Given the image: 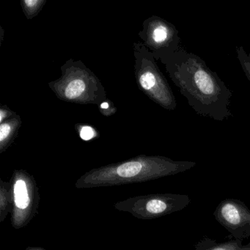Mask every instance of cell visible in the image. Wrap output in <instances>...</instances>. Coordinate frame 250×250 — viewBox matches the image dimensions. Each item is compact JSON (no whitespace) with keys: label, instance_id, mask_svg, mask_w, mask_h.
<instances>
[{"label":"cell","instance_id":"cell-1","mask_svg":"<svg viewBox=\"0 0 250 250\" xmlns=\"http://www.w3.org/2000/svg\"><path fill=\"white\" fill-rule=\"evenodd\" d=\"M167 71L197 115L216 121L232 117V91L198 55L181 47L163 61Z\"/></svg>","mask_w":250,"mask_h":250},{"label":"cell","instance_id":"cell-2","mask_svg":"<svg viewBox=\"0 0 250 250\" xmlns=\"http://www.w3.org/2000/svg\"><path fill=\"white\" fill-rule=\"evenodd\" d=\"M213 216L235 240L250 238V210L244 202L225 199L216 206Z\"/></svg>","mask_w":250,"mask_h":250},{"label":"cell","instance_id":"cell-3","mask_svg":"<svg viewBox=\"0 0 250 250\" xmlns=\"http://www.w3.org/2000/svg\"><path fill=\"white\" fill-rule=\"evenodd\" d=\"M139 77L140 85L156 103L168 110L174 111L177 103L167 80L155 63L153 55L147 57Z\"/></svg>","mask_w":250,"mask_h":250},{"label":"cell","instance_id":"cell-4","mask_svg":"<svg viewBox=\"0 0 250 250\" xmlns=\"http://www.w3.org/2000/svg\"><path fill=\"white\" fill-rule=\"evenodd\" d=\"M147 42L155 58L162 59V62L181 48L178 29L159 17H154L148 22Z\"/></svg>","mask_w":250,"mask_h":250},{"label":"cell","instance_id":"cell-5","mask_svg":"<svg viewBox=\"0 0 250 250\" xmlns=\"http://www.w3.org/2000/svg\"><path fill=\"white\" fill-rule=\"evenodd\" d=\"M248 247L249 244L244 245L242 241L238 240L216 243L215 240L206 237L196 244L195 250H246Z\"/></svg>","mask_w":250,"mask_h":250},{"label":"cell","instance_id":"cell-6","mask_svg":"<svg viewBox=\"0 0 250 250\" xmlns=\"http://www.w3.org/2000/svg\"><path fill=\"white\" fill-rule=\"evenodd\" d=\"M86 84L81 79H74L65 86L64 93L65 98L69 100L78 99L85 91Z\"/></svg>","mask_w":250,"mask_h":250},{"label":"cell","instance_id":"cell-7","mask_svg":"<svg viewBox=\"0 0 250 250\" xmlns=\"http://www.w3.org/2000/svg\"><path fill=\"white\" fill-rule=\"evenodd\" d=\"M14 197L17 207L24 209L29 206L30 199L27 193V186L22 180H19L14 187Z\"/></svg>","mask_w":250,"mask_h":250},{"label":"cell","instance_id":"cell-8","mask_svg":"<svg viewBox=\"0 0 250 250\" xmlns=\"http://www.w3.org/2000/svg\"><path fill=\"white\" fill-rule=\"evenodd\" d=\"M143 169L141 162H130L123 164L117 168V173L123 178H131L140 173Z\"/></svg>","mask_w":250,"mask_h":250},{"label":"cell","instance_id":"cell-9","mask_svg":"<svg viewBox=\"0 0 250 250\" xmlns=\"http://www.w3.org/2000/svg\"><path fill=\"white\" fill-rule=\"evenodd\" d=\"M235 51L237 59L242 68L243 72L250 83V50L247 52L243 46H237Z\"/></svg>","mask_w":250,"mask_h":250},{"label":"cell","instance_id":"cell-10","mask_svg":"<svg viewBox=\"0 0 250 250\" xmlns=\"http://www.w3.org/2000/svg\"><path fill=\"white\" fill-rule=\"evenodd\" d=\"M14 125L12 123H2L0 126V142L3 143L11 137L14 131Z\"/></svg>","mask_w":250,"mask_h":250},{"label":"cell","instance_id":"cell-11","mask_svg":"<svg viewBox=\"0 0 250 250\" xmlns=\"http://www.w3.org/2000/svg\"><path fill=\"white\" fill-rule=\"evenodd\" d=\"M95 131L90 126H83L80 131V137L83 140L88 141L94 137Z\"/></svg>","mask_w":250,"mask_h":250},{"label":"cell","instance_id":"cell-12","mask_svg":"<svg viewBox=\"0 0 250 250\" xmlns=\"http://www.w3.org/2000/svg\"><path fill=\"white\" fill-rule=\"evenodd\" d=\"M42 3V2H41V1H36H36L28 0V1H24V2L26 11L29 13H34Z\"/></svg>","mask_w":250,"mask_h":250},{"label":"cell","instance_id":"cell-13","mask_svg":"<svg viewBox=\"0 0 250 250\" xmlns=\"http://www.w3.org/2000/svg\"><path fill=\"white\" fill-rule=\"evenodd\" d=\"M248 244H249V247H248V248H247V250H250V241Z\"/></svg>","mask_w":250,"mask_h":250}]
</instances>
